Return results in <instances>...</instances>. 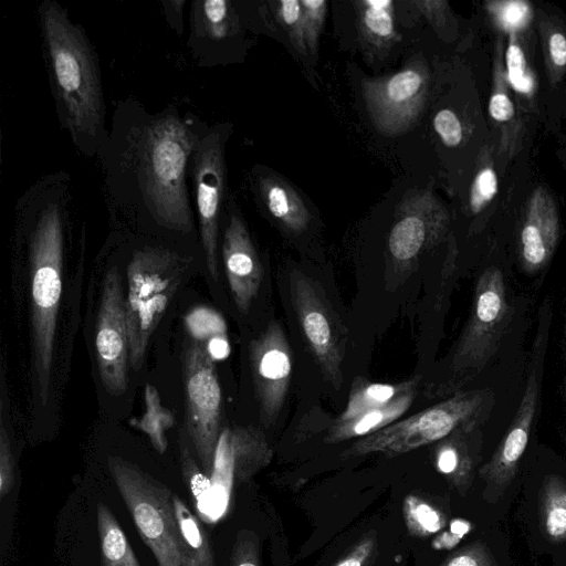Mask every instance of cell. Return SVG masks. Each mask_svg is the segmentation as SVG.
Wrapping results in <instances>:
<instances>
[{"mask_svg":"<svg viewBox=\"0 0 566 566\" xmlns=\"http://www.w3.org/2000/svg\"><path fill=\"white\" fill-rule=\"evenodd\" d=\"M208 128L175 105L150 112L133 97L117 101L95 157L111 220L177 239L199 233L189 166Z\"/></svg>","mask_w":566,"mask_h":566,"instance_id":"1","label":"cell"},{"mask_svg":"<svg viewBox=\"0 0 566 566\" xmlns=\"http://www.w3.org/2000/svg\"><path fill=\"white\" fill-rule=\"evenodd\" d=\"M76 203L72 176L56 170L34 180L14 205L17 235L25 243L30 262L34 369L43 405L49 397L64 248Z\"/></svg>","mask_w":566,"mask_h":566,"instance_id":"2","label":"cell"},{"mask_svg":"<svg viewBox=\"0 0 566 566\" xmlns=\"http://www.w3.org/2000/svg\"><path fill=\"white\" fill-rule=\"evenodd\" d=\"M36 20L59 125L75 149L93 159L108 135L97 51L56 0L41 1Z\"/></svg>","mask_w":566,"mask_h":566,"instance_id":"3","label":"cell"},{"mask_svg":"<svg viewBox=\"0 0 566 566\" xmlns=\"http://www.w3.org/2000/svg\"><path fill=\"white\" fill-rule=\"evenodd\" d=\"M525 295L517 294L509 266L491 261L479 272L472 306L447 365L444 391L454 394L492 366L516 323L526 312Z\"/></svg>","mask_w":566,"mask_h":566,"instance_id":"4","label":"cell"},{"mask_svg":"<svg viewBox=\"0 0 566 566\" xmlns=\"http://www.w3.org/2000/svg\"><path fill=\"white\" fill-rule=\"evenodd\" d=\"M191 261L172 247L145 244L134 249L126 269L125 295L129 364L134 369L143 364L149 339Z\"/></svg>","mask_w":566,"mask_h":566,"instance_id":"5","label":"cell"},{"mask_svg":"<svg viewBox=\"0 0 566 566\" xmlns=\"http://www.w3.org/2000/svg\"><path fill=\"white\" fill-rule=\"evenodd\" d=\"M494 405L489 388L463 389L407 419L358 439L348 455L381 452L398 455L438 442L457 429L483 423Z\"/></svg>","mask_w":566,"mask_h":566,"instance_id":"6","label":"cell"},{"mask_svg":"<svg viewBox=\"0 0 566 566\" xmlns=\"http://www.w3.org/2000/svg\"><path fill=\"white\" fill-rule=\"evenodd\" d=\"M553 314L552 298L546 296L538 308L521 402L499 447L479 471L485 483L484 497L490 502L499 501L513 481L536 424Z\"/></svg>","mask_w":566,"mask_h":566,"instance_id":"7","label":"cell"},{"mask_svg":"<svg viewBox=\"0 0 566 566\" xmlns=\"http://www.w3.org/2000/svg\"><path fill=\"white\" fill-rule=\"evenodd\" d=\"M107 467L142 539L153 552L158 566H181L174 493L119 457L109 455Z\"/></svg>","mask_w":566,"mask_h":566,"instance_id":"8","label":"cell"},{"mask_svg":"<svg viewBox=\"0 0 566 566\" xmlns=\"http://www.w3.org/2000/svg\"><path fill=\"white\" fill-rule=\"evenodd\" d=\"M231 132V123H216L209 126L189 166L200 245L213 279H218L219 233L227 199L226 145Z\"/></svg>","mask_w":566,"mask_h":566,"instance_id":"9","label":"cell"},{"mask_svg":"<svg viewBox=\"0 0 566 566\" xmlns=\"http://www.w3.org/2000/svg\"><path fill=\"white\" fill-rule=\"evenodd\" d=\"M185 386L186 430L196 453L210 478L221 433L222 391L213 360L196 340L181 355Z\"/></svg>","mask_w":566,"mask_h":566,"instance_id":"10","label":"cell"},{"mask_svg":"<svg viewBox=\"0 0 566 566\" xmlns=\"http://www.w3.org/2000/svg\"><path fill=\"white\" fill-rule=\"evenodd\" d=\"M95 348L101 380L112 395L127 388L129 342L125 314V295L117 266L104 279L96 319Z\"/></svg>","mask_w":566,"mask_h":566,"instance_id":"11","label":"cell"},{"mask_svg":"<svg viewBox=\"0 0 566 566\" xmlns=\"http://www.w3.org/2000/svg\"><path fill=\"white\" fill-rule=\"evenodd\" d=\"M428 86V71L420 64L386 77L365 80L363 91L377 128L385 134L405 132L419 115Z\"/></svg>","mask_w":566,"mask_h":566,"instance_id":"12","label":"cell"},{"mask_svg":"<svg viewBox=\"0 0 566 566\" xmlns=\"http://www.w3.org/2000/svg\"><path fill=\"white\" fill-rule=\"evenodd\" d=\"M271 458L272 449L260 430L242 426L223 428L210 475L217 504L227 510L234 483L250 480Z\"/></svg>","mask_w":566,"mask_h":566,"instance_id":"13","label":"cell"},{"mask_svg":"<svg viewBox=\"0 0 566 566\" xmlns=\"http://www.w3.org/2000/svg\"><path fill=\"white\" fill-rule=\"evenodd\" d=\"M560 239V216L555 196L536 186L526 199L516 242V261L528 279L542 276L553 260Z\"/></svg>","mask_w":566,"mask_h":566,"instance_id":"14","label":"cell"},{"mask_svg":"<svg viewBox=\"0 0 566 566\" xmlns=\"http://www.w3.org/2000/svg\"><path fill=\"white\" fill-rule=\"evenodd\" d=\"M240 38L241 20L233 1H191L186 45L196 65L210 67L230 61Z\"/></svg>","mask_w":566,"mask_h":566,"instance_id":"15","label":"cell"},{"mask_svg":"<svg viewBox=\"0 0 566 566\" xmlns=\"http://www.w3.org/2000/svg\"><path fill=\"white\" fill-rule=\"evenodd\" d=\"M221 229V253L230 291L238 310L247 313L260 290L263 268L247 224L230 196L226 199Z\"/></svg>","mask_w":566,"mask_h":566,"instance_id":"16","label":"cell"},{"mask_svg":"<svg viewBox=\"0 0 566 566\" xmlns=\"http://www.w3.org/2000/svg\"><path fill=\"white\" fill-rule=\"evenodd\" d=\"M249 358L262 417L273 422L285 401L292 373L289 344L277 323L269 324L251 342Z\"/></svg>","mask_w":566,"mask_h":566,"instance_id":"17","label":"cell"},{"mask_svg":"<svg viewBox=\"0 0 566 566\" xmlns=\"http://www.w3.org/2000/svg\"><path fill=\"white\" fill-rule=\"evenodd\" d=\"M392 226L388 249L398 263L412 261L444 234L449 214L433 193L427 189L409 196L399 207Z\"/></svg>","mask_w":566,"mask_h":566,"instance_id":"18","label":"cell"},{"mask_svg":"<svg viewBox=\"0 0 566 566\" xmlns=\"http://www.w3.org/2000/svg\"><path fill=\"white\" fill-rule=\"evenodd\" d=\"M293 301L306 342L324 374L334 382L342 377L340 347L328 311L306 277L295 280Z\"/></svg>","mask_w":566,"mask_h":566,"instance_id":"19","label":"cell"},{"mask_svg":"<svg viewBox=\"0 0 566 566\" xmlns=\"http://www.w3.org/2000/svg\"><path fill=\"white\" fill-rule=\"evenodd\" d=\"M499 36L494 43L491 91L488 116L495 133L497 159L510 161L522 148L525 124L511 93L505 65V40Z\"/></svg>","mask_w":566,"mask_h":566,"instance_id":"20","label":"cell"},{"mask_svg":"<svg viewBox=\"0 0 566 566\" xmlns=\"http://www.w3.org/2000/svg\"><path fill=\"white\" fill-rule=\"evenodd\" d=\"M482 423L461 427L439 441L436 448L437 469L464 492L472 482L474 453L480 448Z\"/></svg>","mask_w":566,"mask_h":566,"instance_id":"21","label":"cell"},{"mask_svg":"<svg viewBox=\"0 0 566 566\" xmlns=\"http://www.w3.org/2000/svg\"><path fill=\"white\" fill-rule=\"evenodd\" d=\"M543 67L548 88L556 92L566 78V15L549 3L535 9Z\"/></svg>","mask_w":566,"mask_h":566,"instance_id":"22","label":"cell"},{"mask_svg":"<svg viewBox=\"0 0 566 566\" xmlns=\"http://www.w3.org/2000/svg\"><path fill=\"white\" fill-rule=\"evenodd\" d=\"M256 185L268 212L285 229L300 233L308 227L311 214L293 188L273 176H260Z\"/></svg>","mask_w":566,"mask_h":566,"instance_id":"23","label":"cell"},{"mask_svg":"<svg viewBox=\"0 0 566 566\" xmlns=\"http://www.w3.org/2000/svg\"><path fill=\"white\" fill-rule=\"evenodd\" d=\"M416 389L401 395L389 405L365 411L352 419L336 421L326 441L334 443L353 438H364L395 422L413 402Z\"/></svg>","mask_w":566,"mask_h":566,"instance_id":"24","label":"cell"},{"mask_svg":"<svg viewBox=\"0 0 566 566\" xmlns=\"http://www.w3.org/2000/svg\"><path fill=\"white\" fill-rule=\"evenodd\" d=\"M179 531L181 566H216L214 554L207 533L185 502L172 494Z\"/></svg>","mask_w":566,"mask_h":566,"instance_id":"25","label":"cell"},{"mask_svg":"<svg viewBox=\"0 0 566 566\" xmlns=\"http://www.w3.org/2000/svg\"><path fill=\"white\" fill-rule=\"evenodd\" d=\"M417 379L399 384H382L357 380L350 391L347 405L336 421L352 419L365 411L389 405L403 394L415 390Z\"/></svg>","mask_w":566,"mask_h":566,"instance_id":"26","label":"cell"},{"mask_svg":"<svg viewBox=\"0 0 566 566\" xmlns=\"http://www.w3.org/2000/svg\"><path fill=\"white\" fill-rule=\"evenodd\" d=\"M538 499L542 532L553 542L566 541V480L557 474L546 475Z\"/></svg>","mask_w":566,"mask_h":566,"instance_id":"27","label":"cell"},{"mask_svg":"<svg viewBox=\"0 0 566 566\" xmlns=\"http://www.w3.org/2000/svg\"><path fill=\"white\" fill-rule=\"evenodd\" d=\"M497 149L494 137L485 144L479 155L478 166L469 189L468 211L480 216L494 202L499 192L496 170Z\"/></svg>","mask_w":566,"mask_h":566,"instance_id":"28","label":"cell"},{"mask_svg":"<svg viewBox=\"0 0 566 566\" xmlns=\"http://www.w3.org/2000/svg\"><path fill=\"white\" fill-rule=\"evenodd\" d=\"M97 532L102 566H140L116 517L103 503L97 507Z\"/></svg>","mask_w":566,"mask_h":566,"instance_id":"29","label":"cell"},{"mask_svg":"<svg viewBox=\"0 0 566 566\" xmlns=\"http://www.w3.org/2000/svg\"><path fill=\"white\" fill-rule=\"evenodd\" d=\"M359 29L369 44L385 46L397 38L395 6L389 0H363L356 2Z\"/></svg>","mask_w":566,"mask_h":566,"instance_id":"30","label":"cell"},{"mask_svg":"<svg viewBox=\"0 0 566 566\" xmlns=\"http://www.w3.org/2000/svg\"><path fill=\"white\" fill-rule=\"evenodd\" d=\"M484 11L491 24L501 35L524 32L535 18V9L530 1H485Z\"/></svg>","mask_w":566,"mask_h":566,"instance_id":"31","label":"cell"},{"mask_svg":"<svg viewBox=\"0 0 566 566\" xmlns=\"http://www.w3.org/2000/svg\"><path fill=\"white\" fill-rule=\"evenodd\" d=\"M179 446L185 482L196 500L199 513L205 518L218 520L210 478L197 465L182 434H180Z\"/></svg>","mask_w":566,"mask_h":566,"instance_id":"32","label":"cell"},{"mask_svg":"<svg viewBox=\"0 0 566 566\" xmlns=\"http://www.w3.org/2000/svg\"><path fill=\"white\" fill-rule=\"evenodd\" d=\"M145 415L139 420L133 419L130 423L144 431L154 448L159 453H164L167 448L165 431L172 426L174 417L168 409L161 406L159 395L151 385H147L145 388Z\"/></svg>","mask_w":566,"mask_h":566,"instance_id":"33","label":"cell"},{"mask_svg":"<svg viewBox=\"0 0 566 566\" xmlns=\"http://www.w3.org/2000/svg\"><path fill=\"white\" fill-rule=\"evenodd\" d=\"M403 514L409 531L416 535L426 536L437 533L444 525L442 514L415 495L405 499Z\"/></svg>","mask_w":566,"mask_h":566,"instance_id":"34","label":"cell"},{"mask_svg":"<svg viewBox=\"0 0 566 566\" xmlns=\"http://www.w3.org/2000/svg\"><path fill=\"white\" fill-rule=\"evenodd\" d=\"M186 326L192 339L202 347L218 337L227 336L222 316L207 307H197L191 311L186 317Z\"/></svg>","mask_w":566,"mask_h":566,"instance_id":"35","label":"cell"},{"mask_svg":"<svg viewBox=\"0 0 566 566\" xmlns=\"http://www.w3.org/2000/svg\"><path fill=\"white\" fill-rule=\"evenodd\" d=\"M275 15L286 30L290 40L301 53H306L307 46L304 32L303 7L301 0H283L276 2Z\"/></svg>","mask_w":566,"mask_h":566,"instance_id":"36","label":"cell"},{"mask_svg":"<svg viewBox=\"0 0 566 566\" xmlns=\"http://www.w3.org/2000/svg\"><path fill=\"white\" fill-rule=\"evenodd\" d=\"M303 7L304 32L307 51L316 53L319 33L327 11L325 0H301Z\"/></svg>","mask_w":566,"mask_h":566,"instance_id":"37","label":"cell"},{"mask_svg":"<svg viewBox=\"0 0 566 566\" xmlns=\"http://www.w3.org/2000/svg\"><path fill=\"white\" fill-rule=\"evenodd\" d=\"M433 128L442 144L449 148H455L463 142V123L451 108H442L436 113Z\"/></svg>","mask_w":566,"mask_h":566,"instance_id":"38","label":"cell"},{"mask_svg":"<svg viewBox=\"0 0 566 566\" xmlns=\"http://www.w3.org/2000/svg\"><path fill=\"white\" fill-rule=\"evenodd\" d=\"M441 566H496L483 543H473L452 555Z\"/></svg>","mask_w":566,"mask_h":566,"instance_id":"39","label":"cell"},{"mask_svg":"<svg viewBox=\"0 0 566 566\" xmlns=\"http://www.w3.org/2000/svg\"><path fill=\"white\" fill-rule=\"evenodd\" d=\"M229 566H259L258 542L253 533L244 530L238 534Z\"/></svg>","mask_w":566,"mask_h":566,"instance_id":"40","label":"cell"},{"mask_svg":"<svg viewBox=\"0 0 566 566\" xmlns=\"http://www.w3.org/2000/svg\"><path fill=\"white\" fill-rule=\"evenodd\" d=\"M14 483L13 457L9 436L3 424L0 429V499L2 500Z\"/></svg>","mask_w":566,"mask_h":566,"instance_id":"41","label":"cell"},{"mask_svg":"<svg viewBox=\"0 0 566 566\" xmlns=\"http://www.w3.org/2000/svg\"><path fill=\"white\" fill-rule=\"evenodd\" d=\"M159 3L168 27L178 36H182L185 33L184 11L186 0H160Z\"/></svg>","mask_w":566,"mask_h":566,"instance_id":"42","label":"cell"},{"mask_svg":"<svg viewBox=\"0 0 566 566\" xmlns=\"http://www.w3.org/2000/svg\"><path fill=\"white\" fill-rule=\"evenodd\" d=\"M415 4L424 15L441 30L451 24L449 4L447 1H417Z\"/></svg>","mask_w":566,"mask_h":566,"instance_id":"43","label":"cell"},{"mask_svg":"<svg viewBox=\"0 0 566 566\" xmlns=\"http://www.w3.org/2000/svg\"><path fill=\"white\" fill-rule=\"evenodd\" d=\"M374 546L375 541L373 538L361 541L349 555L339 560L335 566H363L370 556Z\"/></svg>","mask_w":566,"mask_h":566,"instance_id":"44","label":"cell"},{"mask_svg":"<svg viewBox=\"0 0 566 566\" xmlns=\"http://www.w3.org/2000/svg\"><path fill=\"white\" fill-rule=\"evenodd\" d=\"M470 526L465 521L454 520L450 526V534L444 533L436 541L438 548L453 546L468 531Z\"/></svg>","mask_w":566,"mask_h":566,"instance_id":"45","label":"cell"},{"mask_svg":"<svg viewBox=\"0 0 566 566\" xmlns=\"http://www.w3.org/2000/svg\"><path fill=\"white\" fill-rule=\"evenodd\" d=\"M555 104L559 115L566 118V82L555 92Z\"/></svg>","mask_w":566,"mask_h":566,"instance_id":"46","label":"cell"},{"mask_svg":"<svg viewBox=\"0 0 566 566\" xmlns=\"http://www.w3.org/2000/svg\"><path fill=\"white\" fill-rule=\"evenodd\" d=\"M557 157L559 158L560 163L566 167V146L557 150Z\"/></svg>","mask_w":566,"mask_h":566,"instance_id":"47","label":"cell"}]
</instances>
